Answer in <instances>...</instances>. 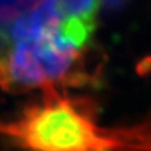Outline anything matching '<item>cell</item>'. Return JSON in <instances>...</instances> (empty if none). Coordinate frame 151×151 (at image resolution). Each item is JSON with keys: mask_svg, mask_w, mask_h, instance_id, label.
Segmentation results:
<instances>
[{"mask_svg": "<svg viewBox=\"0 0 151 151\" xmlns=\"http://www.w3.org/2000/svg\"><path fill=\"white\" fill-rule=\"evenodd\" d=\"M4 151H124L119 132L101 129L92 99L47 88L10 118H0Z\"/></svg>", "mask_w": 151, "mask_h": 151, "instance_id": "7a4b0ae2", "label": "cell"}, {"mask_svg": "<svg viewBox=\"0 0 151 151\" xmlns=\"http://www.w3.org/2000/svg\"><path fill=\"white\" fill-rule=\"evenodd\" d=\"M95 29L96 18L67 0H18L0 22V88L24 93L87 85Z\"/></svg>", "mask_w": 151, "mask_h": 151, "instance_id": "6da1fadb", "label": "cell"}]
</instances>
